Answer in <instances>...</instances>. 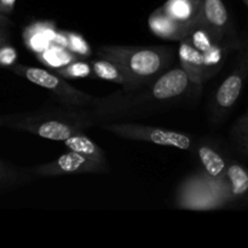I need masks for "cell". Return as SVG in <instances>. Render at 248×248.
<instances>
[{"label":"cell","instance_id":"obj_1","mask_svg":"<svg viewBox=\"0 0 248 248\" xmlns=\"http://www.w3.org/2000/svg\"><path fill=\"white\" fill-rule=\"evenodd\" d=\"M201 89L202 86L191 81L178 65L137 90H121L108 96L94 97L89 109L96 127L103 121H125L191 107L200 98Z\"/></svg>","mask_w":248,"mask_h":248},{"label":"cell","instance_id":"obj_2","mask_svg":"<svg viewBox=\"0 0 248 248\" xmlns=\"http://www.w3.org/2000/svg\"><path fill=\"white\" fill-rule=\"evenodd\" d=\"M4 127L63 142L75 133L94 127V121L89 108L61 104L26 113L6 114Z\"/></svg>","mask_w":248,"mask_h":248},{"label":"cell","instance_id":"obj_3","mask_svg":"<svg viewBox=\"0 0 248 248\" xmlns=\"http://www.w3.org/2000/svg\"><path fill=\"white\" fill-rule=\"evenodd\" d=\"M96 56L111 61L123 70L131 91L154 81L174 63V51L169 46L102 45Z\"/></svg>","mask_w":248,"mask_h":248},{"label":"cell","instance_id":"obj_4","mask_svg":"<svg viewBox=\"0 0 248 248\" xmlns=\"http://www.w3.org/2000/svg\"><path fill=\"white\" fill-rule=\"evenodd\" d=\"M176 206L194 211L228 207L230 206V195L225 179L215 181L203 172L193 174L179 186Z\"/></svg>","mask_w":248,"mask_h":248},{"label":"cell","instance_id":"obj_5","mask_svg":"<svg viewBox=\"0 0 248 248\" xmlns=\"http://www.w3.org/2000/svg\"><path fill=\"white\" fill-rule=\"evenodd\" d=\"M7 70L47 91L50 96L63 106L89 108L94 101V96L78 90L73 85L68 84L64 78L50 70L19 63H15L7 68Z\"/></svg>","mask_w":248,"mask_h":248},{"label":"cell","instance_id":"obj_6","mask_svg":"<svg viewBox=\"0 0 248 248\" xmlns=\"http://www.w3.org/2000/svg\"><path fill=\"white\" fill-rule=\"evenodd\" d=\"M96 127H101L125 140L149 142L162 147H173L182 150H193L195 138L189 133L169 128L155 127L143 124L130 123V121H103L97 124Z\"/></svg>","mask_w":248,"mask_h":248},{"label":"cell","instance_id":"obj_7","mask_svg":"<svg viewBox=\"0 0 248 248\" xmlns=\"http://www.w3.org/2000/svg\"><path fill=\"white\" fill-rule=\"evenodd\" d=\"M236 62L232 72L224 78L215 91L210 104V121L219 126L224 123L239 101L248 73L247 43L237 50Z\"/></svg>","mask_w":248,"mask_h":248},{"label":"cell","instance_id":"obj_8","mask_svg":"<svg viewBox=\"0 0 248 248\" xmlns=\"http://www.w3.org/2000/svg\"><path fill=\"white\" fill-rule=\"evenodd\" d=\"M28 171L36 178H47V177L69 176V174H107L110 172V166L108 160L92 159L69 150L53 161L28 167Z\"/></svg>","mask_w":248,"mask_h":248},{"label":"cell","instance_id":"obj_9","mask_svg":"<svg viewBox=\"0 0 248 248\" xmlns=\"http://www.w3.org/2000/svg\"><path fill=\"white\" fill-rule=\"evenodd\" d=\"M199 23L216 41L236 35L229 11L223 0H202Z\"/></svg>","mask_w":248,"mask_h":248},{"label":"cell","instance_id":"obj_10","mask_svg":"<svg viewBox=\"0 0 248 248\" xmlns=\"http://www.w3.org/2000/svg\"><path fill=\"white\" fill-rule=\"evenodd\" d=\"M193 153L198 156L201 171L215 181H223L229 164V156L215 140L210 138L196 140Z\"/></svg>","mask_w":248,"mask_h":248},{"label":"cell","instance_id":"obj_11","mask_svg":"<svg viewBox=\"0 0 248 248\" xmlns=\"http://www.w3.org/2000/svg\"><path fill=\"white\" fill-rule=\"evenodd\" d=\"M148 26L150 31L157 38L172 41H181L182 39L186 38L189 29L191 28L172 19L162 11L161 7H157L150 14L148 18Z\"/></svg>","mask_w":248,"mask_h":248},{"label":"cell","instance_id":"obj_12","mask_svg":"<svg viewBox=\"0 0 248 248\" xmlns=\"http://www.w3.org/2000/svg\"><path fill=\"white\" fill-rule=\"evenodd\" d=\"M160 7L174 21L186 27H193L200 18L202 0H167Z\"/></svg>","mask_w":248,"mask_h":248},{"label":"cell","instance_id":"obj_13","mask_svg":"<svg viewBox=\"0 0 248 248\" xmlns=\"http://www.w3.org/2000/svg\"><path fill=\"white\" fill-rule=\"evenodd\" d=\"M225 183L230 195V205H239L246 200L248 191V173L244 165L237 160H230L225 171Z\"/></svg>","mask_w":248,"mask_h":248},{"label":"cell","instance_id":"obj_14","mask_svg":"<svg viewBox=\"0 0 248 248\" xmlns=\"http://www.w3.org/2000/svg\"><path fill=\"white\" fill-rule=\"evenodd\" d=\"M178 57L181 62L179 65L186 73L189 79L202 86L205 84L202 79V56L186 38L179 41Z\"/></svg>","mask_w":248,"mask_h":248},{"label":"cell","instance_id":"obj_15","mask_svg":"<svg viewBox=\"0 0 248 248\" xmlns=\"http://www.w3.org/2000/svg\"><path fill=\"white\" fill-rule=\"evenodd\" d=\"M36 177L28 171L14 164L0 160V193L22 188L36 181Z\"/></svg>","mask_w":248,"mask_h":248},{"label":"cell","instance_id":"obj_16","mask_svg":"<svg viewBox=\"0 0 248 248\" xmlns=\"http://www.w3.org/2000/svg\"><path fill=\"white\" fill-rule=\"evenodd\" d=\"M89 62L90 65H91L92 77L120 85L123 87V91L125 92L131 91V86L127 78L115 63L101 57H98L97 60L89 61Z\"/></svg>","mask_w":248,"mask_h":248},{"label":"cell","instance_id":"obj_17","mask_svg":"<svg viewBox=\"0 0 248 248\" xmlns=\"http://www.w3.org/2000/svg\"><path fill=\"white\" fill-rule=\"evenodd\" d=\"M63 143H64L65 148L72 150V152L79 153V154L92 157V159L107 160L104 150L97 143H94L91 138L87 137L84 131L70 136L69 138L63 140Z\"/></svg>","mask_w":248,"mask_h":248},{"label":"cell","instance_id":"obj_18","mask_svg":"<svg viewBox=\"0 0 248 248\" xmlns=\"http://www.w3.org/2000/svg\"><path fill=\"white\" fill-rule=\"evenodd\" d=\"M229 142L239 156L246 159L248 155V114L244 113L232 126Z\"/></svg>","mask_w":248,"mask_h":248},{"label":"cell","instance_id":"obj_19","mask_svg":"<svg viewBox=\"0 0 248 248\" xmlns=\"http://www.w3.org/2000/svg\"><path fill=\"white\" fill-rule=\"evenodd\" d=\"M53 73L64 78V79H86V78L92 77L90 62L84 60H78L67 63L65 65L56 68Z\"/></svg>","mask_w":248,"mask_h":248},{"label":"cell","instance_id":"obj_20","mask_svg":"<svg viewBox=\"0 0 248 248\" xmlns=\"http://www.w3.org/2000/svg\"><path fill=\"white\" fill-rule=\"evenodd\" d=\"M17 60H18V52L10 41L0 44V68L7 69L17 63Z\"/></svg>","mask_w":248,"mask_h":248},{"label":"cell","instance_id":"obj_21","mask_svg":"<svg viewBox=\"0 0 248 248\" xmlns=\"http://www.w3.org/2000/svg\"><path fill=\"white\" fill-rule=\"evenodd\" d=\"M67 46L73 51L78 53V56H86L90 53V47L86 41L79 34L68 33L67 34Z\"/></svg>","mask_w":248,"mask_h":248},{"label":"cell","instance_id":"obj_22","mask_svg":"<svg viewBox=\"0 0 248 248\" xmlns=\"http://www.w3.org/2000/svg\"><path fill=\"white\" fill-rule=\"evenodd\" d=\"M12 26L14 23L9 18V16L0 14V44L10 41Z\"/></svg>","mask_w":248,"mask_h":248},{"label":"cell","instance_id":"obj_23","mask_svg":"<svg viewBox=\"0 0 248 248\" xmlns=\"http://www.w3.org/2000/svg\"><path fill=\"white\" fill-rule=\"evenodd\" d=\"M16 1L17 0H0V14L10 16L14 12Z\"/></svg>","mask_w":248,"mask_h":248},{"label":"cell","instance_id":"obj_24","mask_svg":"<svg viewBox=\"0 0 248 248\" xmlns=\"http://www.w3.org/2000/svg\"><path fill=\"white\" fill-rule=\"evenodd\" d=\"M5 119H6V114L5 115H0V127H4Z\"/></svg>","mask_w":248,"mask_h":248},{"label":"cell","instance_id":"obj_25","mask_svg":"<svg viewBox=\"0 0 248 248\" xmlns=\"http://www.w3.org/2000/svg\"><path fill=\"white\" fill-rule=\"evenodd\" d=\"M241 1L244 2V5H245V6L248 7V0H241Z\"/></svg>","mask_w":248,"mask_h":248}]
</instances>
